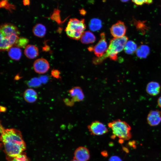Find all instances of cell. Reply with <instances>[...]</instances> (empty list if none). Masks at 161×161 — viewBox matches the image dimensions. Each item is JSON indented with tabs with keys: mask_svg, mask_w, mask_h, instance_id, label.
I'll return each instance as SVG.
<instances>
[{
	"mask_svg": "<svg viewBox=\"0 0 161 161\" xmlns=\"http://www.w3.org/2000/svg\"><path fill=\"white\" fill-rule=\"evenodd\" d=\"M1 140L7 155L12 158L23 153L26 146L21 132L13 128L1 129Z\"/></svg>",
	"mask_w": 161,
	"mask_h": 161,
	"instance_id": "6da1fadb",
	"label": "cell"
},
{
	"mask_svg": "<svg viewBox=\"0 0 161 161\" xmlns=\"http://www.w3.org/2000/svg\"><path fill=\"white\" fill-rule=\"evenodd\" d=\"M1 51L8 50L14 46L19 37L20 31L17 27L10 23H5L1 25L0 29Z\"/></svg>",
	"mask_w": 161,
	"mask_h": 161,
	"instance_id": "7a4b0ae2",
	"label": "cell"
},
{
	"mask_svg": "<svg viewBox=\"0 0 161 161\" xmlns=\"http://www.w3.org/2000/svg\"><path fill=\"white\" fill-rule=\"evenodd\" d=\"M128 38L125 36L119 38H114L111 39L106 52L101 57L94 58L93 63L99 64L102 62L107 58L116 61L117 58V54L124 49L128 42Z\"/></svg>",
	"mask_w": 161,
	"mask_h": 161,
	"instance_id": "3957f363",
	"label": "cell"
},
{
	"mask_svg": "<svg viewBox=\"0 0 161 161\" xmlns=\"http://www.w3.org/2000/svg\"><path fill=\"white\" fill-rule=\"evenodd\" d=\"M114 138L117 137L123 140H128L131 137L130 126L126 122L120 119L114 120L108 124Z\"/></svg>",
	"mask_w": 161,
	"mask_h": 161,
	"instance_id": "277c9868",
	"label": "cell"
},
{
	"mask_svg": "<svg viewBox=\"0 0 161 161\" xmlns=\"http://www.w3.org/2000/svg\"><path fill=\"white\" fill-rule=\"evenodd\" d=\"M86 28L84 19L79 20L72 18L70 19L68 22L65 31L69 38L78 40L80 39Z\"/></svg>",
	"mask_w": 161,
	"mask_h": 161,
	"instance_id": "5b68a950",
	"label": "cell"
},
{
	"mask_svg": "<svg viewBox=\"0 0 161 161\" xmlns=\"http://www.w3.org/2000/svg\"><path fill=\"white\" fill-rule=\"evenodd\" d=\"M100 38L98 42L93 47H89L88 50L93 51L97 57L102 56L106 52L108 48L105 34L102 32L100 34Z\"/></svg>",
	"mask_w": 161,
	"mask_h": 161,
	"instance_id": "8992f818",
	"label": "cell"
},
{
	"mask_svg": "<svg viewBox=\"0 0 161 161\" xmlns=\"http://www.w3.org/2000/svg\"><path fill=\"white\" fill-rule=\"evenodd\" d=\"M87 128L91 134L94 135H100L106 134L108 129L102 122L95 120L88 125Z\"/></svg>",
	"mask_w": 161,
	"mask_h": 161,
	"instance_id": "52a82bcc",
	"label": "cell"
},
{
	"mask_svg": "<svg viewBox=\"0 0 161 161\" xmlns=\"http://www.w3.org/2000/svg\"><path fill=\"white\" fill-rule=\"evenodd\" d=\"M126 27L124 23L120 21L113 24L110 28L111 34L114 38H119L125 36Z\"/></svg>",
	"mask_w": 161,
	"mask_h": 161,
	"instance_id": "ba28073f",
	"label": "cell"
},
{
	"mask_svg": "<svg viewBox=\"0 0 161 161\" xmlns=\"http://www.w3.org/2000/svg\"><path fill=\"white\" fill-rule=\"evenodd\" d=\"M49 64L47 61L44 58L36 60L34 62L33 68L35 72L40 74L46 72L49 68Z\"/></svg>",
	"mask_w": 161,
	"mask_h": 161,
	"instance_id": "9c48e42d",
	"label": "cell"
},
{
	"mask_svg": "<svg viewBox=\"0 0 161 161\" xmlns=\"http://www.w3.org/2000/svg\"><path fill=\"white\" fill-rule=\"evenodd\" d=\"M147 121L151 126L158 125L161 122V112L158 110L151 111L147 116Z\"/></svg>",
	"mask_w": 161,
	"mask_h": 161,
	"instance_id": "30bf717a",
	"label": "cell"
},
{
	"mask_svg": "<svg viewBox=\"0 0 161 161\" xmlns=\"http://www.w3.org/2000/svg\"><path fill=\"white\" fill-rule=\"evenodd\" d=\"M89 158V151L86 147H78L75 151L74 159L78 161H87Z\"/></svg>",
	"mask_w": 161,
	"mask_h": 161,
	"instance_id": "8fae6325",
	"label": "cell"
},
{
	"mask_svg": "<svg viewBox=\"0 0 161 161\" xmlns=\"http://www.w3.org/2000/svg\"><path fill=\"white\" fill-rule=\"evenodd\" d=\"M69 92L72 97V100L74 102H80L83 100L84 95L83 91L79 86H75L70 89Z\"/></svg>",
	"mask_w": 161,
	"mask_h": 161,
	"instance_id": "7c38bea8",
	"label": "cell"
},
{
	"mask_svg": "<svg viewBox=\"0 0 161 161\" xmlns=\"http://www.w3.org/2000/svg\"><path fill=\"white\" fill-rule=\"evenodd\" d=\"M160 85L158 82L152 81L147 84L145 90L148 95L152 96H156L160 93Z\"/></svg>",
	"mask_w": 161,
	"mask_h": 161,
	"instance_id": "4fadbf2b",
	"label": "cell"
},
{
	"mask_svg": "<svg viewBox=\"0 0 161 161\" xmlns=\"http://www.w3.org/2000/svg\"><path fill=\"white\" fill-rule=\"evenodd\" d=\"M24 53L28 58L32 59L36 58L38 55V47L33 45H28L25 48Z\"/></svg>",
	"mask_w": 161,
	"mask_h": 161,
	"instance_id": "5bb4252c",
	"label": "cell"
},
{
	"mask_svg": "<svg viewBox=\"0 0 161 161\" xmlns=\"http://www.w3.org/2000/svg\"><path fill=\"white\" fill-rule=\"evenodd\" d=\"M24 98L27 102L33 103L35 102L38 98L36 92L32 89H26L24 93Z\"/></svg>",
	"mask_w": 161,
	"mask_h": 161,
	"instance_id": "9a60e30c",
	"label": "cell"
},
{
	"mask_svg": "<svg viewBox=\"0 0 161 161\" xmlns=\"http://www.w3.org/2000/svg\"><path fill=\"white\" fill-rule=\"evenodd\" d=\"M8 54L11 59L18 61L21 58V51L20 48L13 46L8 50Z\"/></svg>",
	"mask_w": 161,
	"mask_h": 161,
	"instance_id": "2e32d148",
	"label": "cell"
},
{
	"mask_svg": "<svg viewBox=\"0 0 161 161\" xmlns=\"http://www.w3.org/2000/svg\"><path fill=\"white\" fill-rule=\"evenodd\" d=\"M46 32L45 27L40 23L36 24L32 29V32L34 35L38 37H43L46 33Z\"/></svg>",
	"mask_w": 161,
	"mask_h": 161,
	"instance_id": "e0dca14e",
	"label": "cell"
},
{
	"mask_svg": "<svg viewBox=\"0 0 161 161\" xmlns=\"http://www.w3.org/2000/svg\"><path fill=\"white\" fill-rule=\"evenodd\" d=\"M96 40V37L93 34L89 31L84 32L81 38V42L84 44L92 43Z\"/></svg>",
	"mask_w": 161,
	"mask_h": 161,
	"instance_id": "ac0fdd59",
	"label": "cell"
},
{
	"mask_svg": "<svg viewBox=\"0 0 161 161\" xmlns=\"http://www.w3.org/2000/svg\"><path fill=\"white\" fill-rule=\"evenodd\" d=\"M89 26L90 29L92 31L99 30L102 27L101 21L97 18H93L90 21Z\"/></svg>",
	"mask_w": 161,
	"mask_h": 161,
	"instance_id": "d6986e66",
	"label": "cell"
},
{
	"mask_svg": "<svg viewBox=\"0 0 161 161\" xmlns=\"http://www.w3.org/2000/svg\"><path fill=\"white\" fill-rule=\"evenodd\" d=\"M28 42V39L23 37H19L16 40L14 46L20 48H25Z\"/></svg>",
	"mask_w": 161,
	"mask_h": 161,
	"instance_id": "ffe728a7",
	"label": "cell"
},
{
	"mask_svg": "<svg viewBox=\"0 0 161 161\" xmlns=\"http://www.w3.org/2000/svg\"><path fill=\"white\" fill-rule=\"evenodd\" d=\"M0 7L8 10L11 12L12 11L15 10L16 6L13 4L9 3L8 0H1L0 2Z\"/></svg>",
	"mask_w": 161,
	"mask_h": 161,
	"instance_id": "44dd1931",
	"label": "cell"
},
{
	"mask_svg": "<svg viewBox=\"0 0 161 161\" xmlns=\"http://www.w3.org/2000/svg\"><path fill=\"white\" fill-rule=\"evenodd\" d=\"M60 12V11L58 9H55L51 16V18L60 24L62 22L61 20Z\"/></svg>",
	"mask_w": 161,
	"mask_h": 161,
	"instance_id": "7402d4cb",
	"label": "cell"
},
{
	"mask_svg": "<svg viewBox=\"0 0 161 161\" xmlns=\"http://www.w3.org/2000/svg\"><path fill=\"white\" fill-rule=\"evenodd\" d=\"M135 44H131V42H127L124 48L125 51L127 53H130L134 52L136 49Z\"/></svg>",
	"mask_w": 161,
	"mask_h": 161,
	"instance_id": "603a6c76",
	"label": "cell"
},
{
	"mask_svg": "<svg viewBox=\"0 0 161 161\" xmlns=\"http://www.w3.org/2000/svg\"><path fill=\"white\" fill-rule=\"evenodd\" d=\"M12 158L9 161H29L27 156L23 153Z\"/></svg>",
	"mask_w": 161,
	"mask_h": 161,
	"instance_id": "cb8c5ba5",
	"label": "cell"
},
{
	"mask_svg": "<svg viewBox=\"0 0 161 161\" xmlns=\"http://www.w3.org/2000/svg\"><path fill=\"white\" fill-rule=\"evenodd\" d=\"M132 1L137 5H142L144 4H151L153 0H132Z\"/></svg>",
	"mask_w": 161,
	"mask_h": 161,
	"instance_id": "d4e9b609",
	"label": "cell"
},
{
	"mask_svg": "<svg viewBox=\"0 0 161 161\" xmlns=\"http://www.w3.org/2000/svg\"><path fill=\"white\" fill-rule=\"evenodd\" d=\"M41 83L40 79L35 78L32 79L30 82L29 84L33 86H37L39 85Z\"/></svg>",
	"mask_w": 161,
	"mask_h": 161,
	"instance_id": "484cf974",
	"label": "cell"
},
{
	"mask_svg": "<svg viewBox=\"0 0 161 161\" xmlns=\"http://www.w3.org/2000/svg\"><path fill=\"white\" fill-rule=\"evenodd\" d=\"M51 74L53 77L57 79L61 78L60 71L58 70L55 69L52 70L51 71Z\"/></svg>",
	"mask_w": 161,
	"mask_h": 161,
	"instance_id": "4316f807",
	"label": "cell"
},
{
	"mask_svg": "<svg viewBox=\"0 0 161 161\" xmlns=\"http://www.w3.org/2000/svg\"><path fill=\"white\" fill-rule=\"evenodd\" d=\"M109 161H122V160L118 156H112L109 158Z\"/></svg>",
	"mask_w": 161,
	"mask_h": 161,
	"instance_id": "83f0119b",
	"label": "cell"
},
{
	"mask_svg": "<svg viewBox=\"0 0 161 161\" xmlns=\"http://www.w3.org/2000/svg\"><path fill=\"white\" fill-rule=\"evenodd\" d=\"M23 3L24 6H28L30 4V0H23Z\"/></svg>",
	"mask_w": 161,
	"mask_h": 161,
	"instance_id": "f1b7e54d",
	"label": "cell"
},
{
	"mask_svg": "<svg viewBox=\"0 0 161 161\" xmlns=\"http://www.w3.org/2000/svg\"><path fill=\"white\" fill-rule=\"evenodd\" d=\"M157 103L158 106L161 108V96L158 98L157 101Z\"/></svg>",
	"mask_w": 161,
	"mask_h": 161,
	"instance_id": "f546056e",
	"label": "cell"
},
{
	"mask_svg": "<svg viewBox=\"0 0 161 161\" xmlns=\"http://www.w3.org/2000/svg\"><path fill=\"white\" fill-rule=\"evenodd\" d=\"M2 109H2V110L1 111V112H4V111H6V109L5 108V107H3L2 106Z\"/></svg>",
	"mask_w": 161,
	"mask_h": 161,
	"instance_id": "4dcf8cb0",
	"label": "cell"
},
{
	"mask_svg": "<svg viewBox=\"0 0 161 161\" xmlns=\"http://www.w3.org/2000/svg\"><path fill=\"white\" fill-rule=\"evenodd\" d=\"M129 0H120V1L122 2H126L128 1Z\"/></svg>",
	"mask_w": 161,
	"mask_h": 161,
	"instance_id": "1f68e13d",
	"label": "cell"
},
{
	"mask_svg": "<svg viewBox=\"0 0 161 161\" xmlns=\"http://www.w3.org/2000/svg\"><path fill=\"white\" fill-rule=\"evenodd\" d=\"M71 161H78L74 159L73 160H72Z\"/></svg>",
	"mask_w": 161,
	"mask_h": 161,
	"instance_id": "d6a6232c",
	"label": "cell"
}]
</instances>
